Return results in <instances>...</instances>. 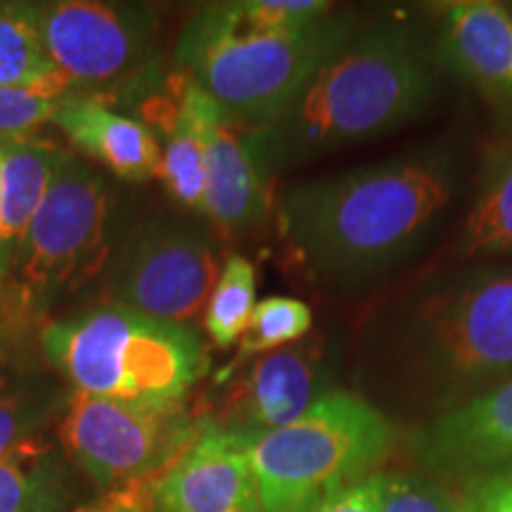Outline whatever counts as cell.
Returning a JSON list of instances; mask_svg holds the SVG:
<instances>
[{
    "mask_svg": "<svg viewBox=\"0 0 512 512\" xmlns=\"http://www.w3.org/2000/svg\"><path fill=\"white\" fill-rule=\"evenodd\" d=\"M460 188L456 152L432 145L297 185L285 195L280 221L311 278L358 290L418 254Z\"/></svg>",
    "mask_w": 512,
    "mask_h": 512,
    "instance_id": "1",
    "label": "cell"
},
{
    "mask_svg": "<svg viewBox=\"0 0 512 512\" xmlns=\"http://www.w3.org/2000/svg\"><path fill=\"white\" fill-rule=\"evenodd\" d=\"M356 373L437 418L512 380V264L444 275L377 313Z\"/></svg>",
    "mask_w": 512,
    "mask_h": 512,
    "instance_id": "2",
    "label": "cell"
},
{
    "mask_svg": "<svg viewBox=\"0 0 512 512\" xmlns=\"http://www.w3.org/2000/svg\"><path fill=\"white\" fill-rule=\"evenodd\" d=\"M434 88L432 57L406 27L354 29L264 128L273 169L396 131L430 105Z\"/></svg>",
    "mask_w": 512,
    "mask_h": 512,
    "instance_id": "3",
    "label": "cell"
},
{
    "mask_svg": "<svg viewBox=\"0 0 512 512\" xmlns=\"http://www.w3.org/2000/svg\"><path fill=\"white\" fill-rule=\"evenodd\" d=\"M354 29L349 17L328 15L297 31H271L249 24L235 3H214L183 27L176 67L228 117L266 128Z\"/></svg>",
    "mask_w": 512,
    "mask_h": 512,
    "instance_id": "4",
    "label": "cell"
},
{
    "mask_svg": "<svg viewBox=\"0 0 512 512\" xmlns=\"http://www.w3.org/2000/svg\"><path fill=\"white\" fill-rule=\"evenodd\" d=\"M41 349L76 394L119 401L183 403L209 363L185 323L117 304L43 325Z\"/></svg>",
    "mask_w": 512,
    "mask_h": 512,
    "instance_id": "5",
    "label": "cell"
},
{
    "mask_svg": "<svg viewBox=\"0 0 512 512\" xmlns=\"http://www.w3.org/2000/svg\"><path fill=\"white\" fill-rule=\"evenodd\" d=\"M396 441L387 413L351 392H328L302 418L249 439L261 512H318L377 475Z\"/></svg>",
    "mask_w": 512,
    "mask_h": 512,
    "instance_id": "6",
    "label": "cell"
},
{
    "mask_svg": "<svg viewBox=\"0 0 512 512\" xmlns=\"http://www.w3.org/2000/svg\"><path fill=\"white\" fill-rule=\"evenodd\" d=\"M107 221V181L67 152L22 242L8 256L12 273L38 311L46 313L60 294L102 271L110 259Z\"/></svg>",
    "mask_w": 512,
    "mask_h": 512,
    "instance_id": "7",
    "label": "cell"
},
{
    "mask_svg": "<svg viewBox=\"0 0 512 512\" xmlns=\"http://www.w3.org/2000/svg\"><path fill=\"white\" fill-rule=\"evenodd\" d=\"M207 422L192 415L185 403L119 401L74 392L57 437L100 489L114 491L164 472Z\"/></svg>",
    "mask_w": 512,
    "mask_h": 512,
    "instance_id": "8",
    "label": "cell"
},
{
    "mask_svg": "<svg viewBox=\"0 0 512 512\" xmlns=\"http://www.w3.org/2000/svg\"><path fill=\"white\" fill-rule=\"evenodd\" d=\"M219 273L214 242L200 226L155 216L133 230L114 256L107 292L117 306L185 323L207 304Z\"/></svg>",
    "mask_w": 512,
    "mask_h": 512,
    "instance_id": "9",
    "label": "cell"
},
{
    "mask_svg": "<svg viewBox=\"0 0 512 512\" xmlns=\"http://www.w3.org/2000/svg\"><path fill=\"white\" fill-rule=\"evenodd\" d=\"M74 86H112L131 79L152 48V12L98 0L8 3Z\"/></svg>",
    "mask_w": 512,
    "mask_h": 512,
    "instance_id": "10",
    "label": "cell"
},
{
    "mask_svg": "<svg viewBox=\"0 0 512 512\" xmlns=\"http://www.w3.org/2000/svg\"><path fill=\"white\" fill-rule=\"evenodd\" d=\"M328 375V349L323 342H294L254 356L249 366L221 373L219 380H228L226 399L223 418L214 422L247 439L280 430L328 394Z\"/></svg>",
    "mask_w": 512,
    "mask_h": 512,
    "instance_id": "11",
    "label": "cell"
},
{
    "mask_svg": "<svg viewBox=\"0 0 512 512\" xmlns=\"http://www.w3.org/2000/svg\"><path fill=\"white\" fill-rule=\"evenodd\" d=\"M136 484L140 512H261L249 439L211 418L164 472Z\"/></svg>",
    "mask_w": 512,
    "mask_h": 512,
    "instance_id": "12",
    "label": "cell"
},
{
    "mask_svg": "<svg viewBox=\"0 0 512 512\" xmlns=\"http://www.w3.org/2000/svg\"><path fill=\"white\" fill-rule=\"evenodd\" d=\"M411 448L430 475L470 489L512 477V380L427 422Z\"/></svg>",
    "mask_w": 512,
    "mask_h": 512,
    "instance_id": "13",
    "label": "cell"
},
{
    "mask_svg": "<svg viewBox=\"0 0 512 512\" xmlns=\"http://www.w3.org/2000/svg\"><path fill=\"white\" fill-rule=\"evenodd\" d=\"M216 102L183 72L152 86L138 105L140 121L155 131L162 147L159 181L185 209L207 202V143Z\"/></svg>",
    "mask_w": 512,
    "mask_h": 512,
    "instance_id": "14",
    "label": "cell"
},
{
    "mask_svg": "<svg viewBox=\"0 0 512 512\" xmlns=\"http://www.w3.org/2000/svg\"><path fill=\"white\" fill-rule=\"evenodd\" d=\"M271 171L264 128L242 124L216 107L209 121L204 214L223 233L259 226L271 209Z\"/></svg>",
    "mask_w": 512,
    "mask_h": 512,
    "instance_id": "15",
    "label": "cell"
},
{
    "mask_svg": "<svg viewBox=\"0 0 512 512\" xmlns=\"http://www.w3.org/2000/svg\"><path fill=\"white\" fill-rule=\"evenodd\" d=\"M53 124L76 150L124 181L143 183L159 176L162 147L155 131L136 117L112 110L100 95H64Z\"/></svg>",
    "mask_w": 512,
    "mask_h": 512,
    "instance_id": "16",
    "label": "cell"
},
{
    "mask_svg": "<svg viewBox=\"0 0 512 512\" xmlns=\"http://www.w3.org/2000/svg\"><path fill=\"white\" fill-rule=\"evenodd\" d=\"M439 53L453 72L494 98L512 100V15L491 0L441 10Z\"/></svg>",
    "mask_w": 512,
    "mask_h": 512,
    "instance_id": "17",
    "label": "cell"
},
{
    "mask_svg": "<svg viewBox=\"0 0 512 512\" xmlns=\"http://www.w3.org/2000/svg\"><path fill=\"white\" fill-rule=\"evenodd\" d=\"M64 155L67 150L50 140H0V252L5 256L22 242Z\"/></svg>",
    "mask_w": 512,
    "mask_h": 512,
    "instance_id": "18",
    "label": "cell"
},
{
    "mask_svg": "<svg viewBox=\"0 0 512 512\" xmlns=\"http://www.w3.org/2000/svg\"><path fill=\"white\" fill-rule=\"evenodd\" d=\"M69 501L67 470L41 434L0 458V512H62Z\"/></svg>",
    "mask_w": 512,
    "mask_h": 512,
    "instance_id": "19",
    "label": "cell"
},
{
    "mask_svg": "<svg viewBox=\"0 0 512 512\" xmlns=\"http://www.w3.org/2000/svg\"><path fill=\"white\" fill-rule=\"evenodd\" d=\"M456 249L463 259L512 254V150L486 171Z\"/></svg>",
    "mask_w": 512,
    "mask_h": 512,
    "instance_id": "20",
    "label": "cell"
},
{
    "mask_svg": "<svg viewBox=\"0 0 512 512\" xmlns=\"http://www.w3.org/2000/svg\"><path fill=\"white\" fill-rule=\"evenodd\" d=\"M0 88H27L50 98H64L76 91L10 5H0Z\"/></svg>",
    "mask_w": 512,
    "mask_h": 512,
    "instance_id": "21",
    "label": "cell"
},
{
    "mask_svg": "<svg viewBox=\"0 0 512 512\" xmlns=\"http://www.w3.org/2000/svg\"><path fill=\"white\" fill-rule=\"evenodd\" d=\"M53 382L36 375H0V458L24 441L38 437L60 406Z\"/></svg>",
    "mask_w": 512,
    "mask_h": 512,
    "instance_id": "22",
    "label": "cell"
},
{
    "mask_svg": "<svg viewBox=\"0 0 512 512\" xmlns=\"http://www.w3.org/2000/svg\"><path fill=\"white\" fill-rule=\"evenodd\" d=\"M256 306V268L240 254L228 256L207 299L204 330L219 349L240 342Z\"/></svg>",
    "mask_w": 512,
    "mask_h": 512,
    "instance_id": "23",
    "label": "cell"
},
{
    "mask_svg": "<svg viewBox=\"0 0 512 512\" xmlns=\"http://www.w3.org/2000/svg\"><path fill=\"white\" fill-rule=\"evenodd\" d=\"M313 313L309 304L294 297H266L254 306L245 332L240 337L238 358L233 366H240L249 356H261L268 351L290 347L311 332Z\"/></svg>",
    "mask_w": 512,
    "mask_h": 512,
    "instance_id": "24",
    "label": "cell"
},
{
    "mask_svg": "<svg viewBox=\"0 0 512 512\" xmlns=\"http://www.w3.org/2000/svg\"><path fill=\"white\" fill-rule=\"evenodd\" d=\"M382 512H470L467 498L422 475L384 477Z\"/></svg>",
    "mask_w": 512,
    "mask_h": 512,
    "instance_id": "25",
    "label": "cell"
},
{
    "mask_svg": "<svg viewBox=\"0 0 512 512\" xmlns=\"http://www.w3.org/2000/svg\"><path fill=\"white\" fill-rule=\"evenodd\" d=\"M41 318L43 313L31 304L12 273L8 256L0 252V358L22 347Z\"/></svg>",
    "mask_w": 512,
    "mask_h": 512,
    "instance_id": "26",
    "label": "cell"
},
{
    "mask_svg": "<svg viewBox=\"0 0 512 512\" xmlns=\"http://www.w3.org/2000/svg\"><path fill=\"white\" fill-rule=\"evenodd\" d=\"M235 8L249 24L271 31H297L332 15L320 0H238Z\"/></svg>",
    "mask_w": 512,
    "mask_h": 512,
    "instance_id": "27",
    "label": "cell"
},
{
    "mask_svg": "<svg viewBox=\"0 0 512 512\" xmlns=\"http://www.w3.org/2000/svg\"><path fill=\"white\" fill-rule=\"evenodd\" d=\"M62 100L27 88H0V140L27 138L34 128L55 119Z\"/></svg>",
    "mask_w": 512,
    "mask_h": 512,
    "instance_id": "28",
    "label": "cell"
},
{
    "mask_svg": "<svg viewBox=\"0 0 512 512\" xmlns=\"http://www.w3.org/2000/svg\"><path fill=\"white\" fill-rule=\"evenodd\" d=\"M384 477L377 475L363 479L361 484L351 486L342 494L325 503L318 512H382V494H384Z\"/></svg>",
    "mask_w": 512,
    "mask_h": 512,
    "instance_id": "29",
    "label": "cell"
},
{
    "mask_svg": "<svg viewBox=\"0 0 512 512\" xmlns=\"http://www.w3.org/2000/svg\"><path fill=\"white\" fill-rule=\"evenodd\" d=\"M465 498L470 512H512V477L472 486Z\"/></svg>",
    "mask_w": 512,
    "mask_h": 512,
    "instance_id": "30",
    "label": "cell"
},
{
    "mask_svg": "<svg viewBox=\"0 0 512 512\" xmlns=\"http://www.w3.org/2000/svg\"><path fill=\"white\" fill-rule=\"evenodd\" d=\"M79 512H131V508H128L119 491H107L102 501L88 505V508H83Z\"/></svg>",
    "mask_w": 512,
    "mask_h": 512,
    "instance_id": "31",
    "label": "cell"
},
{
    "mask_svg": "<svg viewBox=\"0 0 512 512\" xmlns=\"http://www.w3.org/2000/svg\"><path fill=\"white\" fill-rule=\"evenodd\" d=\"M0 195H3V185H0Z\"/></svg>",
    "mask_w": 512,
    "mask_h": 512,
    "instance_id": "32",
    "label": "cell"
},
{
    "mask_svg": "<svg viewBox=\"0 0 512 512\" xmlns=\"http://www.w3.org/2000/svg\"><path fill=\"white\" fill-rule=\"evenodd\" d=\"M508 10H510V15H512V5H510V8H508Z\"/></svg>",
    "mask_w": 512,
    "mask_h": 512,
    "instance_id": "33",
    "label": "cell"
}]
</instances>
